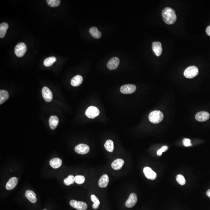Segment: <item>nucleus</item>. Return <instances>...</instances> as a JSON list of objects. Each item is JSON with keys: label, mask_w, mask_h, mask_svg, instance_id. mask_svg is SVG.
Wrapping results in <instances>:
<instances>
[{"label": "nucleus", "mask_w": 210, "mask_h": 210, "mask_svg": "<svg viewBox=\"0 0 210 210\" xmlns=\"http://www.w3.org/2000/svg\"><path fill=\"white\" fill-rule=\"evenodd\" d=\"M9 28V25L6 23H2L0 24V37L3 38L5 37Z\"/></svg>", "instance_id": "obj_22"}, {"label": "nucleus", "mask_w": 210, "mask_h": 210, "mask_svg": "<svg viewBox=\"0 0 210 210\" xmlns=\"http://www.w3.org/2000/svg\"><path fill=\"white\" fill-rule=\"evenodd\" d=\"M168 149V147L166 146H163L161 148L158 150L157 152V155L158 156H161L163 152L167 151Z\"/></svg>", "instance_id": "obj_32"}, {"label": "nucleus", "mask_w": 210, "mask_h": 210, "mask_svg": "<svg viewBox=\"0 0 210 210\" xmlns=\"http://www.w3.org/2000/svg\"><path fill=\"white\" fill-rule=\"evenodd\" d=\"M91 198L92 201L93 202L92 206L93 208L94 209H97L99 207L100 204V202L99 200L94 194H92L91 196Z\"/></svg>", "instance_id": "obj_27"}, {"label": "nucleus", "mask_w": 210, "mask_h": 210, "mask_svg": "<svg viewBox=\"0 0 210 210\" xmlns=\"http://www.w3.org/2000/svg\"><path fill=\"white\" fill-rule=\"evenodd\" d=\"M47 2L49 6L51 7H57L60 4L61 1L60 0H47Z\"/></svg>", "instance_id": "obj_29"}, {"label": "nucleus", "mask_w": 210, "mask_h": 210, "mask_svg": "<svg viewBox=\"0 0 210 210\" xmlns=\"http://www.w3.org/2000/svg\"><path fill=\"white\" fill-rule=\"evenodd\" d=\"M124 164V161L123 159H119L113 162L111 164V167L115 170H119L122 167Z\"/></svg>", "instance_id": "obj_16"}, {"label": "nucleus", "mask_w": 210, "mask_h": 210, "mask_svg": "<svg viewBox=\"0 0 210 210\" xmlns=\"http://www.w3.org/2000/svg\"><path fill=\"white\" fill-rule=\"evenodd\" d=\"M199 72L197 67L195 66L188 67L184 72V75L187 78L191 79L196 77Z\"/></svg>", "instance_id": "obj_3"}, {"label": "nucleus", "mask_w": 210, "mask_h": 210, "mask_svg": "<svg viewBox=\"0 0 210 210\" xmlns=\"http://www.w3.org/2000/svg\"><path fill=\"white\" fill-rule=\"evenodd\" d=\"M176 181L179 185H184L186 184V180L182 175L179 174L176 176Z\"/></svg>", "instance_id": "obj_31"}, {"label": "nucleus", "mask_w": 210, "mask_h": 210, "mask_svg": "<svg viewBox=\"0 0 210 210\" xmlns=\"http://www.w3.org/2000/svg\"><path fill=\"white\" fill-rule=\"evenodd\" d=\"M206 32L209 36H210V25L207 27L206 29Z\"/></svg>", "instance_id": "obj_34"}, {"label": "nucleus", "mask_w": 210, "mask_h": 210, "mask_svg": "<svg viewBox=\"0 0 210 210\" xmlns=\"http://www.w3.org/2000/svg\"><path fill=\"white\" fill-rule=\"evenodd\" d=\"M46 210V209H45V210Z\"/></svg>", "instance_id": "obj_36"}, {"label": "nucleus", "mask_w": 210, "mask_h": 210, "mask_svg": "<svg viewBox=\"0 0 210 210\" xmlns=\"http://www.w3.org/2000/svg\"><path fill=\"white\" fill-rule=\"evenodd\" d=\"M120 59L116 57L112 58L109 61L107 64V67L109 69L113 70L116 69L120 64Z\"/></svg>", "instance_id": "obj_10"}, {"label": "nucleus", "mask_w": 210, "mask_h": 210, "mask_svg": "<svg viewBox=\"0 0 210 210\" xmlns=\"http://www.w3.org/2000/svg\"><path fill=\"white\" fill-rule=\"evenodd\" d=\"M89 33L94 38L98 39L101 38V33L96 27H92L89 29Z\"/></svg>", "instance_id": "obj_24"}, {"label": "nucleus", "mask_w": 210, "mask_h": 210, "mask_svg": "<svg viewBox=\"0 0 210 210\" xmlns=\"http://www.w3.org/2000/svg\"><path fill=\"white\" fill-rule=\"evenodd\" d=\"M9 98L8 93L6 90H0V104H2L7 101Z\"/></svg>", "instance_id": "obj_23"}, {"label": "nucleus", "mask_w": 210, "mask_h": 210, "mask_svg": "<svg viewBox=\"0 0 210 210\" xmlns=\"http://www.w3.org/2000/svg\"><path fill=\"white\" fill-rule=\"evenodd\" d=\"M89 151V146L86 144H80L75 147V152L80 155H85L88 153Z\"/></svg>", "instance_id": "obj_8"}, {"label": "nucleus", "mask_w": 210, "mask_h": 210, "mask_svg": "<svg viewBox=\"0 0 210 210\" xmlns=\"http://www.w3.org/2000/svg\"><path fill=\"white\" fill-rule=\"evenodd\" d=\"M49 123L51 129L54 130L57 127L59 123V119L57 116H51L49 119Z\"/></svg>", "instance_id": "obj_18"}, {"label": "nucleus", "mask_w": 210, "mask_h": 210, "mask_svg": "<svg viewBox=\"0 0 210 210\" xmlns=\"http://www.w3.org/2000/svg\"><path fill=\"white\" fill-rule=\"evenodd\" d=\"M62 163V160L60 159L54 158L50 161V164L52 168H58L61 166Z\"/></svg>", "instance_id": "obj_21"}, {"label": "nucleus", "mask_w": 210, "mask_h": 210, "mask_svg": "<svg viewBox=\"0 0 210 210\" xmlns=\"http://www.w3.org/2000/svg\"><path fill=\"white\" fill-rule=\"evenodd\" d=\"M104 147L107 151L112 152L114 149L113 142L111 140H107L105 144Z\"/></svg>", "instance_id": "obj_25"}, {"label": "nucleus", "mask_w": 210, "mask_h": 210, "mask_svg": "<svg viewBox=\"0 0 210 210\" xmlns=\"http://www.w3.org/2000/svg\"><path fill=\"white\" fill-rule=\"evenodd\" d=\"M18 179L16 177H13L10 179L6 184V188L7 190H10L14 189L17 185Z\"/></svg>", "instance_id": "obj_15"}, {"label": "nucleus", "mask_w": 210, "mask_h": 210, "mask_svg": "<svg viewBox=\"0 0 210 210\" xmlns=\"http://www.w3.org/2000/svg\"><path fill=\"white\" fill-rule=\"evenodd\" d=\"M109 178L107 174H104L100 179L98 181V185L101 188H106L108 185Z\"/></svg>", "instance_id": "obj_19"}, {"label": "nucleus", "mask_w": 210, "mask_h": 210, "mask_svg": "<svg viewBox=\"0 0 210 210\" xmlns=\"http://www.w3.org/2000/svg\"><path fill=\"white\" fill-rule=\"evenodd\" d=\"M210 115L208 112L201 111L197 113L195 115V119L198 121H205L209 118Z\"/></svg>", "instance_id": "obj_13"}, {"label": "nucleus", "mask_w": 210, "mask_h": 210, "mask_svg": "<svg viewBox=\"0 0 210 210\" xmlns=\"http://www.w3.org/2000/svg\"><path fill=\"white\" fill-rule=\"evenodd\" d=\"M152 49L156 55L159 57L162 52V44L159 42H154L152 44Z\"/></svg>", "instance_id": "obj_14"}, {"label": "nucleus", "mask_w": 210, "mask_h": 210, "mask_svg": "<svg viewBox=\"0 0 210 210\" xmlns=\"http://www.w3.org/2000/svg\"><path fill=\"white\" fill-rule=\"evenodd\" d=\"M25 196L27 199L31 203H35L37 202L36 196L34 192L31 190H27L25 192Z\"/></svg>", "instance_id": "obj_17"}, {"label": "nucleus", "mask_w": 210, "mask_h": 210, "mask_svg": "<svg viewBox=\"0 0 210 210\" xmlns=\"http://www.w3.org/2000/svg\"><path fill=\"white\" fill-rule=\"evenodd\" d=\"M71 207L78 210H86L88 208L87 205L85 202L71 200L70 202Z\"/></svg>", "instance_id": "obj_6"}, {"label": "nucleus", "mask_w": 210, "mask_h": 210, "mask_svg": "<svg viewBox=\"0 0 210 210\" xmlns=\"http://www.w3.org/2000/svg\"><path fill=\"white\" fill-rule=\"evenodd\" d=\"M163 118V114L159 111H153L150 113L149 116V120L154 124H157L161 122Z\"/></svg>", "instance_id": "obj_2"}, {"label": "nucleus", "mask_w": 210, "mask_h": 210, "mask_svg": "<svg viewBox=\"0 0 210 210\" xmlns=\"http://www.w3.org/2000/svg\"><path fill=\"white\" fill-rule=\"evenodd\" d=\"M27 46L23 42H20L16 46L15 52L16 55L19 57H22L26 52Z\"/></svg>", "instance_id": "obj_4"}, {"label": "nucleus", "mask_w": 210, "mask_h": 210, "mask_svg": "<svg viewBox=\"0 0 210 210\" xmlns=\"http://www.w3.org/2000/svg\"><path fill=\"white\" fill-rule=\"evenodd\" d=\"M163 21L168 25L173 24L177 19L174 10L171 7H167L163 9L162 12Z\"/></svg>", "instance_id": "obj_1"}, {"label": "nucleus", "mask_w": 210, "mask_h": 210, "mask_svg": "<svg viewBox=\"0 0 210 210\" xmlns=\"http://www.w3.org/2000/svg\"><path fill=\"white\" fill-rule=\"evenodd\" d=\"M83 81V78L80 75H77L72 78L71 81V85L74 87L78 86L81 85Z\"/></svg>", "instance_id": "obj_20"}, {"label": "nucleus", "mask_w": 210, "mask_h": 210, "mask_svg": "<svg viewBox=\"0 0 210 210\" xmlns=\"http://www.w3.org/2000/svg\"><path fill=\"white\" fill-rule=\"evenodd\" d=\"M183 142L184 146L186 147H188V146L191 145L190 140L188 139H184L183 141Z\"/></svg>", "instance_id": "obj_33"}, {"label": "nucleus", "mask_w": 210, "mask_h": 210, "mask_svg": "<svg viewBox=\"0 0 210 210\" xmlns=\"http://www.w3.org/2000/svg\"><path fill=\"white\" fill-rule=\"evenodd\" d=\"M100 111L97 107L92 106L88 108L86 111V115L88 118L93 119L99 115Z\"/></svg>", "instance_id": "obj_5"}, {"label": "nucleus", "mask_w": 210, "mask_h": 210, "mask_svg": "<svg viewBox=\"0 0 210 210\" xmlns=\"http://www.w3.org/2000/svg\"><path fill=\"white\" fill-rule=\"evenodd\" d=\"M136 86L132 84H128L122 86L120 88V92L124 94H131L136 90Z\"/></svg>", "instance_id": "obj_7"}, {"label": "nucleus", "mask_w": 210, "mask_h": 210, "mask_svg": "<svg viewBox=\"0 0 210 210\" xmlns=\"http://www.w3.org/2000/svg\"><path fill=\"white\" fill-rule=\"evenodd\" d=\"M144 174L146 178L151 180H155L156 178L157 175L150 167H145L143 169Z\"/></svg>", "instance_id": "obj_12"}, {"label": "nucleus", "mask_w": 210, "mask_h": 210, "mask_svg": "<svg viewBox=\"0 0 210 210\" xmlns=\"http://www.w3.org/2000/svg\"><path fill=\"white\" fill-rule=\"evenodd\" d=\"M85 179L84 176L81 175H77L74 177L75 182L78 185H81L83 183L85 182Z\"/></svg>", "instance_id": "obj_30"}, {"label": "nucleus", "mask_w": 210, "mask_h": 210, "mask_svg": "<svg viewBox=\"0 0 210 210\" xmlns=\"http://www.w3.org/2000/svg\"><path fill=\"white\" fill-rule=\"evenodd\" d=\"M56 58L54 57H50L46 58L44 62V64L46 67H49L51 66L53 63L56 61Z\"/></svg>", "instance_id": "obj_26"}, {"label": "nucleus", "mask_w": 210, "mask_h": 210, "mask_svg": "<svg viewBox=\"0 0 210 210\" xmlns=\"http://www.w3.org/2000/svg\"><path fill=\"white\" fill-rule=\"evenodd\" d=\"M137 195L134 193H132L130 195L127 200L125 203V206L128 208H132L137 203Z\"/></svg>", "instance_id": "obj_11"}, {"label": "nucleus", "mask_w": 210, "mask_h": 210, "mask_svg": "<svg viewBox=\"0 0 210 210\" xmlns=\"http://www.w3.org/2000/svg\"><path fill=\"white\" fill-rule=\"evenodd\" d=\"M74 177L72 175H69L67 178L64 179L63 182L66 186H69L74 184Z\"/></svg>", "instance_id": "obj_28"}, {"label": "nucleus", "mask_w": 210, "mask_h": 210, "mask_svg": "<svg viewBox=\"0 0 210 210\" xmlns=\"http://www.w3.org/2000/svg\"><path fill=\"white\" fill-rule=\"evenodd\" d=\"M42 93L44 100L47 102H50L52 100L53 95L50 89L46 86L44 87L42 89Z\"/></svg>", "instance_id": "obj_9"}, {"label": "nucleus", "mask_w": 210, "mask_h": 210, "mask_svg": "<svg viewBox=\"0 0 210 210\" xmlns=\"http://www.w3.org/2000/svg\"><path fill=\"white\" fill-rule=\"evenodd\" d=\"M206 194H207V196L210 198V189L207 191L206 192Z\"/></svg>", "instance_id": "obj_35"}]
</instances>
